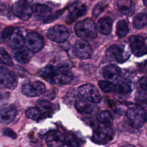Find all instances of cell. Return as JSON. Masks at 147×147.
Listing matches in <instances>:
<instances>
[{
    "mask_svg": "<svg viewBox=\"0 0 147 147\" xmlns=\"http://www.w3.org/2000/svg\"><path fill=\"white\" fill-rule=\"evenodd\" d=\"M76 34L83 38H95L97 36L96 28L94 21L86 18L78 22L75 25Z\"/></svg>",
    "mask_w": 147,
    "mask_h": 147,
    "instance_id": "6da1fadb",
    "label": "cell"
},
{
    "mask_svg": "<svg viewBox=\"0 0 147 147\" xmlns=\"http://www.w3.org/2000/svg\"><path fill=\"white\" fill-rule=\"evenodd\" d=\"M1 61H0V88H15L17 84V77L11 71L8 69Z\"/></svg>",
    "mask_w": 147,
    "mask_h": 147,
    "instance_id": "7a4b0ae2",
    "label": "cell"
},
{
    "mask_svg": "<svg viewBox=\"0 0 147 147\" xmlns=\"http://www.w3.org/2000/svg\"><path fill=\"white\" fill-rule=\"evenodd\" d=\"M126 117L131 126L137 129L141 127L146 120V115L144 110L139 106L130 107L126 111Z\"/></svg>",
    "mask_w": 147,
    "mask_h": 147,
    "instance_id": "3957f363",
    "label": "cell"
},
{
    "mask_svg": "<svg viewBox=\"0 0 147 147\" xmlns=\"http://www.w3.org/2000/svg\"><path fill=\"white\" fill-rule=\"evenodd\" d=\"M73 79V74L68 64H61L55 67L52 83L61 85L67 84L70 83Z\"/></svg>",
    "mask_w": 147,
    "mask_h": 147,
    "instance_id": "277c9868",
    "label": "cell"
},
{
    "mask_svg": "<svg viewBox=\"0 0 147 147\" xmlns=\"http://www.w3.org/2000/svg\"><path fill=\"white\" fill-rule=\"evenodd\" d=\"M114 136V131L111 126L104 125L95 130L92 135L94 142L99 144H106L111 141Z\"/></svg>",
    "mask_w": 147,
    "mask_h": 147,
    "instance_id": "5b68a950",
    "label": "cell"
},
{
    "mask_svg": "<svg viewBox=\"0 0 147 147\" xmlns=\"http://www.w3.org/2000/svg\"><path fill=\"white\" fill-rule=\"evenodd\" d=\"M12 11L14 16L24 21L29 20L33 14L32 6L26 0L16 2L12 6Z\"/></svg>",
    "mask_w": 147,
    "mask_h": 147,
    "instance_id": "8992f818",
    "label": "cell"
},
{
    "mask_svg": "<svg viewBox=\"0 0 147 147\" xmlns=\"http://www.w3.org/2000/svg\"><path fill=\"white\" fill-rule=\"evenodd\" d=\"M69 32L68 28L64 25H56L49 29L47 32L48 37L52 41L62 43L69 37Z\"/></svg>",
    "mask_w": 147,
    "mask_h": 147,
    "instance_id": "52a82bcc",
    "label": "cell"
},
{
    "mask_svg": "<svg viewBox=\"0 0 147 147\" xmlns=\"http://www.w3.org/2000/svg\"><path fill=\"white\" fill-rule=\"evenodd\" d=\"M45 91V84L39 80H32L25 82L22 87V93L29 97L41 95Z\"/></svg>",
    "mask_w": 147,
    "mask_h": 147,
    "instance_id": "ba28073f",
    "label": "cell"
},
{
    "mask_svg": "<svg viewBox=\"0 0 147 147\" xmlns=\"http://www.w3.org/2000/svg\"><path fill=\"white\" fill-rule=\"evenodd\" d=\"M107 56L118 63L126 61L130 57V53L125 46L114 44L111 45L107 50Z\"/></svg>",
    "mask_w": 147,
    "mask_h": 147,
    "instance_id": "9c48e42d",
    "label": "cell"
},
{
    "mask_svg": "<svg viewBox=\"0 0 147 147\" xmlns=\"http://www.w3.org/2000/svg\"><path fill=\"white\" fill-rule=\"evenodd\" d=\"M78 90L81 96L92 103H99L101 100L102 97L99 90L91 84H83Z\"/></svg>",
    "mask_w": 147,
    "mask_h": 147,
    "instance_id": "30bf717a",
    "label": "cell"
},
{
    "mask_svg": "<svg viewBox=\"0 0 147 147\" xmlns=\"http://www.w3.org/2000/svg\"><path fill=\"white\" fill-rule=\"evenodd\" d=\"M129 42L132 53L137 57L147 54V47L143 37L140 35H133L129 37Z\"/></svg>",
    "mask_w": 147,
    "mask_h": 147,
    "instance_id": "8fae6325",
    "label": "cell"
},
{
    "mask_svg": "<svg viewBox=\"0 0 147 147\" xmlns=\"http://www.w3.org/2000/svg\"><path fill=\"white\" fill-rule=\"evenodd\" d=\"M25 42L27 48L34 53L40 51L44 44L42 36L34 32H29L26 34L25 38Z\"/></svg>",
    "mask_w": 147,
    "mask_h": 147,
    "instance_id": "7c38bea8",
    "label": "cell"
},
{
    "mask_svg": "<svg viewBox=\"0 0 147 147\" xmlns=\"http://www.w3.org/2000/svg\"><path fill=\"white\" fill-rule=\"evenodd\" d=\"M73 52L79 59H88L92 55V49L90 44L86 40H80L77 41L74 47Z\"/></svg>",
    "mask_w": 147,
    "mask_h": 147,
    "instance_id": "4fadbf2b",
    "label": "cell"
},
{
    "mask_svg": "<svg viewBox=\"0 0 147 147\" xmlns=\"http://www.w3.org/2000/svg\"><path fill=\"white\" fill-rule=\"evenodd\" d=\"M17 110L14 105H7L0 110V123L8 124L11 122L16 117Z\"/></svg>",
    "mask_w": 147,
    "mask_h": 147,
    "instance_id": "5bb4252c",
    "label": "cell"
},
{
    "mask_svg": "<svg viewBox=\"0 0 147 147\" xmlns=\"http://www.w3.org/2000/svg\"><path fill=\"white\" fill-rule=\"evenodd\" d=\"M69 14L68 17V21L72 22L78 18L84 16L87 11L86 6L80 2L73 3L68 8Z\"/></svg>",
    "mask_w": 147,
    "mask_h": 147,
    "instance_id": "9a60e30c",
    "label": "cell"
},
{
    "mask_svg": "<svg viewBox=\"0 0 147 147\" xmlns=\"http://www.w3.org/2000/svg\"><path fill=\"white\" fill-rule=\"evenodd\" d=\"M45 143L48 146H63L65 144V137L59 131H51L47 135Z\"/></svg>",
    "mask_w": 147,
    "mask_h": 147,
    "instance_id": "2e32d148",
    "label": "cell"
},
{
    "mask_svg": "<svg viewBox=\"0 0 147 147\" xmlns=\"http://www.w3.org/2000/svg\"><path fill=\"white\" fill-rule=\"evenodd\" d=\"M24 43L25 38L24 36L18 29L14 30L7 40V46L13 49H18L22 48Z\"/></svg>",
    "mask_w": 147,
    "mask_h": 147,
    "instance_id": "e0dca14e",
    "label": "cell"
},
{
    "mask_svg": "<svg viewBox=\"0 0 147 147\" xmlns=\"http://www.w3.org/2000/svg\"><path fill=\"white\" fill-rule=\"evenodd\" d=\"M34 17L38 21L46 20L51 14V9L43 4H35L32 6Z\"/></svg>",
    "mask_w": 147,
    "mask_h": 147,
    "instance_id": "ac0fdd59",
    "label": "cell"
},
{
    "mask_svg": "<svg viewBox=\"0 0 147 147\" xmlns=\"http://www.w3.org/2000/svg\"><path fill=\"white\" fill-rule=\"evenodd\" d=\"M120 68L115 65L110 64L103 68V76L107 80L111 81L117 80L121 75Z\"/></svg>",
    "mask_w": 147,
    "mask_h": 147,
    "instance_id": "d6986e66",
    "label": "cell"
},
{
    "mask_svg": "<svg viewBox=\"0 0 147 147\" xmlns=\"http://www.w3.org/2000/svg\"><path fill=\"white\" fill-rule=\"evenodd\" d=\"M75 108L81 114H90L95 111L92 102L83 99H78L75 102Z\"/></svg>",
    "mask_w": 147,
    "mask_h": 147,
    "instance_id": "ffe728a7",
    "label": "cell"
},
{
    "mask_svg": "<svg viewBox=\"0 0 147 147\" xmlns=\"http://www.w3.org/2000/svg\"><path fill=\"white\" fill-rule=\"evenodd\" d=\"M117 6L119 11L126 16H131L135 10V5L132 0H118Z\"/></svg>",
    "mask_w": 147,
    "mask_h": 147,
    "instance_id": "44dd1931",
    "label": "cell"
},
{
    "mask_svg": "<svg viewBox=\"0 0 147 147\" xmlns=\"http://www.w3.org/2000/svg\"><path fill=\"white\" fill-rule=\"evenodd\" d=\"M113 21L111 18L108 17H104L100 18L97 24V27L99 32L103 34H109L112 30Z\"/></svg>",
    "mask_w": 147,
    "mask_h": 147,
    "instance_id": "7402d4cb",
    "label": "cell"
},
{
    "mask_svg": "<svg viewBox=\"0 0 147 147\" xmlns=\"http://www.w3.org/2000/svg\"><path fill=\"white\" fill-rule=\"evenodd\" d=\"M32 52L27 48H21L18 49L14 54V57L15 60L21 64H26L28 63L31 57H32Z\"/></svg>",
    "mask_w": 147,
    "mask_h": 147,
    "instance_id": "603a6c76",
    "label": "cell"
},
{
    "mask_svg": "<svg viewBox=\"0 0 147 147\" xmlns=\"http://www.w3.org/2000/svg\"><path fill=\"white\" fill-rule=\"evenodd\" d=\"M37 107L39 109L41 115L45 117L52 115L54 111L53 105L46 100H39L37 103Z\"/></svg>",
    "mask_w": 147,
    "mask_h": 147,
    "instance_id": "cb8c5ba5",
    "label": "cell"
},
{
    "mask_svg": "<svg viewBox=\"0 0 147 147\" xmlns=\"http://www.w3.org/2000/svg\"><path fill=\"white\" fill-rule=\"evenodd\" d=\"M55 67L51 64L44 67L40 71V75L46 81L52 83V78Z\"/></svg>",
    "mask_w": 147,
    "mask_h": 147,
    "instance_id": "d4e9b609",
    "label": "cell"
},
{
    "mask_svg": "<svg viewBox=\"0 0 147 147\" xmlns=\"http://www.w3.org/2000/svg\"><path fill=\"white\" fill-rule=\"evenodd\" d=\"M133 26L138 29H142L147 25V14L140 13L136 15L133 21Z\"/></svg>",
    "mask_w": 147,
    "mask_h": 147,
    "instance_id": "484cf974",
    "label": "cell"
},
{
    "mask_svg": "<svg viewBox=\"0 0 147 147\" xmlns=\"http://www.w3.org/2000/svg\"><path fill=\"white\" fill-rule=\"evenodd\" d=\"M96 118L100 123L103 125L111 126L113 123L111 113L106 110L99 112L96 115Z\"/></svg>",
    "mask_w": 147,
    "mask_h": 147,
    "instance_id": "4316f807",
    "label": "cell"
},
{
    "mask_svg": "<svg viewBox=\"0 0 147 147\" xmlns=\"http://www.w3.org/2000/svg\"><path fill=\"white\" fill-rule=\"evenodd\" d=\"M117 34L119 38L125 37L129 33L127 23L123 20H119L117 24Z\"/></svg>",
    "mask_w": 147,
    "mask_h": 147,
    "instance_id": "83f0119b",
    "label": "cell"
},
{
    "mask_svg": "<svg viewBox=\"0 0 147 147\" xmlns=\"http://www.w3.org/2000/svg\"><path fill=\"white\" fill-rule=\"evenodd\" d=\"M115 92H117L121 94H128L132 90L130 83L126 80L119 82L117 85H115Z\"/></svg>",
    "mask_w": 147,
    "mask_h": 147,
    "instance_id": "f1b7e54d",
    "label": "cell"
},
{
    "mask_svg": "<svg viewBox=\"0 0 147 147\" xmlns=\"http://www.w3.org/2000/svg\"><path fill=\"white\" fill-rule=\"evenodd\" d=\"M98 85L102 90L105 92H115V85L109 81L100 80L98 82Z\"/></svg>",
    "mask_w": 147,
    "mask_h": 147,
    "instance_id": "f546056e",
    "label": "cell"
},
{
    "mask_svg": "<svg viewBox=\"0 0 147 147\" xmlns=\"http://www.w3.org/2000/svg\"><path fill=\"white\" fill-rule=\"evenodd\" d=\"M26 115L30 119L38 120L41 118V114L37 107H29L26 110Z\"/></svg>",
    "mask_w": 147,
    "mask_h": 147,
    "instance_id": "4dcf8cb0",
    "label": "cell"
},
{
    "mask_svg": "<svg viewBox=\"0 0 147 147\" xmlns=\"http://www.w3.org/2000/svg\"><path fill=\"white\" fill-rule=\"evenodd\" d=\"M0 61L6 65L12 66L13 61L7 52L2 48H0Z\"/></svg>",
    "mask_w": 147,
    "mask_h": 147,
    "instance_id": "1f68e13d",
    "label": "cell"
},
{
    "mask_svg": "<svg viewBox=\"0 0 147 147\" xmlns=\"http://www.w3.org/2000/svg\"><path fill=\"white\" fill-rule=\"evenodd\" d=\"M107 4L105 2H100L98 3L94 8L92 11V15L94 17H98L106 7Z\"/></svg>",
    "mask_w": 147,
    "mask_h": 147,
    "instance_id": "d6a6232c",
    "label": "cell"
},
{
    "mask_svg": "<svg viewBox=\"0 0 147 147\" xmlns=\"http://www.w3.org/2000/svg\"><path fill=\"white\" fill-rule=\"evenodd\" d=\"M65 143H66L68 146H78L80 145L78 140L72 134H69L66 137V138H65Z\"/></svg>",
    "mask_w": 147,
    "mask_h": 147,
    "instance_id": "836d02e7",
    "label": "cell"
},
{
    "mask_svg": "<svg viewBox=\"0 0 147 147\" xmlns=\"http://www.w3.org/2000/svg\"><path fill=\"white\" fill-rule=\"evenodd\" d=\"M14 29L12 27H7L4 29L2 32L0 33V42H3L6 39L12 34Z\"/></svg>",
    "mask_w": 147,
    "mask_h": 147,
    "instance_id": "e575fe53",
    "label": "cell"
},
{
    "mask_svg": "<svg viewBox=\"0 0 147 147\" xmlns=\"http://www.w3.org/2000/svg\"><path fill=\"white\" fill-rule=\"evenodd\" d=\"M2 133L5 136H9L13 139L16 138L17 134L16 133L10 128H5L2 130Z\"/></svg>",
    "mask_w": 147,
    "mask_h": 147,
    "instance_id": "d590c367",
    "label": "cell"
},
{
    "mask_svg": "<svg viewBox=\"0 0 147 147\" xmlns=\"http://www.w3.org/2000/svg\"><path fill=\"white\" fill-rule=\"evenodd\" d=\"M139 85L141 89L147 91V76H144L139 80Z\"/></svg>",
    "mask_w": 147,
    "mask_h": 147,
    "instance_id": "8d00e7d4",
    "label": "cell"
},
{
    "mask_svg": "<svg viewBox=\"0 0 147 147\" xmlns=\"http://www.w3.org/2000/svg\"><path fill=\"white\" fill-rule=\"evenodd\" d=\"M138 69L141 72L147 73V61H144L139 64Z\"/></svg>",
    "mask_w": 147,
    "mask_h": 147,
    "instance_id": "74e56055",
    "label": "cell"
},
{
    "mask_svg": "<svg viewBox=\"0 0 147 147\" xmlns=\"http://www.w3.org/2000/svg\"><path fill=\"white\" fill-rule=\"evenodd\" d=\"M144 5L147 7V0H143Z\"/></svg>",
    "mask_w": 147,
    "mask_h": 147,
    "instance_id": "f35d334b",
    "label": "cell"
},
{
    "mask_svg": "<svg viewBox=\"0 0 147 147\" xmlns=\"http://www.w3.org/2000/svg\"><path fill=\"white\" fill-rule=\"evenodd\" d=\"M3 96L1 92H0V100L3 98Z\"/></svg>",
    "mask_w": 147,
    "mask_h": 147,
    "instance_id": "ab89813d",
    "label": "cell"
},
{
    "mask_svg": "<svg viewBox=\"0 0 147 147\" xmlns=\"http://www.w3.org/2000/svg\"><path fill=\"white\" fill-rule=\"evenodd\" d=\"M146 119H147V117H146Z\"/></svg>",
    "mask_w": 147,
    "mask_h": 147,
    "instance_id": "60d3db41",
    "label": "cell"
}]
</instances>
